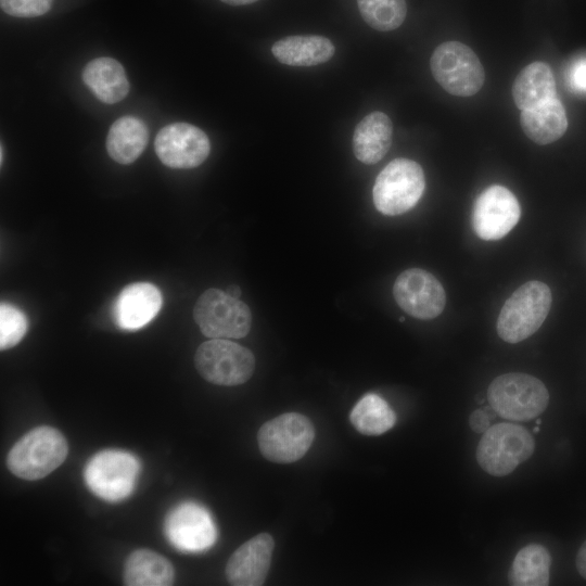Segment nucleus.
I'll return each mask as SVG.
<instances>
[{
  "label": "nucleus",
  "mask_w": 586,
  "mask_h": 586,
  "mask_svg": "<svg viewBox=\"0 0 586 586\" xmlns=\"http://www.w3.org/2000/svg\"><path fill=\"white\" fill-rule=\"evenodd\" d=\"M68 445L64 435L49 425L37 426L22 436L10 449L7 466L16 476L39 480L65 460Z\"/></svg>",
  "instance_id": "nucleus-1"
},
{
  "label": "nucleus",
  "mask_w": 586,
  "mask_h": 586,
  "mask_svg": "<svg viewBox=\"0 0 586 586\" xmlns=\"http://www.w3.org/2000/svg\"><path fill=\"white\" fill-rule=\"evenodd\" d=\"M549 286L528 281L519 286L505 302L497 319V333L508 343H519L534 334L544 323L551 307Z\"/></svg>",
  "instance_id": "nucleus-2"
},
{
  "label": "nucleus",
  "mask_w": 586,
  "mask_h": 586,
  "mask_svg": "<svg viewBox=\"0 0 586 586\" xmlns=\"http://www.w3.org/2000/svg\"><path fill=\"white\" fill-rule=\"evenodd\" d=\"M487 400L501 418L528 421L547 408L549 393L539 379L527 373L509 372L491 382Z\"/></svg>",
  "instance_id": "nucleus-3"
},
{
  "label": "nucleus",
  "mask_w": 586,
  "mask_h": 586,
  "mask_svg": "<svg viewBox=\"0 0 586 586\" xmlns=\"http://www.w3.org/2000/svg\"><path fill=\"white\" fill-rule=\"evenodd\" d=\"M535 450L533 435L522 425H491L476 447V461L488 474L505 476L527 460Z\"/></svg>",
  "instance_id": "nucleus-4"
},
{
  "label": "nucleus",
  "mask_w": 586,
  "mask_h": 586,
  "mask_svg": "<svg viewBox=\"0 0 586 586\" xmlns=\"http://www.w3.org/2000/svg\"><path fill=\"white\" fill-rule=\"evenodd\" d=\"M424 188L422 167L408 158H395L381 170L375 179L372 190L373 203L383 215H400L418 203Z\"/></svg>",
  "instance_id": "nucleus-5"
},
{
  "label": "nucleus",
  "mask_w": 586,
  "mask_h": 586,
  "mask_svg": "<svg viewBox=\"0 0 586 586\" xmlns=\"http://www.w3.org/2000/svg\"><path fill=\"white\" fill-rule=\"evenodd\" d=\"M430 67L440 86L457 97L475 94L485 80V72L477 55L459 41L441 43L431 56Z\"/></svg>",
  "instance_id": "nucleus-6"
},
{
  "label": "nucleus",
  "mask_w": 586,
  "mask_h": 586,
  "mask_svg": "<svg viewBox=\"0 0 586 586\" xmlns=\"http://www.w3.org/2000/svg\"><path fill=\"white\" fill-rule=\"evenodd\" d=\"M140 472L139 460L120 449H105L93 455L84 470L89 489L106 501H119L128 497Z\"/></svg>",
  "instance_id": "nucleus-7"
},
{
  "label": "nucleus",
  "mask_w": 586,
  "mask_h": 586,
  "mask_svg": "<svg viewBox=\"0 0 586 586\" xmlns=\"http://www.w3.org/2000/svg\"><path fill=\"white\" fill-rule=\"evenodd\" d=\"M193 318L201 332L211 339L243 337L252 323L247 305L218 289H208L200 295Z\"/></svg>",
  "instance_id": "nucleus-8"
},
{
  "label": "nucleus",
  "mask_w": 586,
  "mask_h": 586,
  "mask_svg": "<svg viewBox=\"0 0 586 586\" xmlns=\"http://www.w3.org/2000/svg\"><path fill=\"white\" fill-rule=\"evenodd\" d=\"M194 365L204 380L217 385L234 386L252 377L255 358L250 349L228 339H212L198 347Z\"/></svg>",
  "instance_id": "nucleus-9"
},
{
  "label": "nucleus",
  "mask_w": 586,
  "mask_h": 586,
  "mask_svg": "<svg viewBox=\"0 0 586 586\" xmlns=\"http://www.w3.org/2000/svg\"><path fill=\"white\" fill-rule=\"evenodd\" d=\"M315 428L304 415L288 412L265 422L257 434L260 453L277 463L301 459L310 448Z\"/></svg>",
  "instance_id": "nucleus-10"
},
{
  "label": "nucleus",
  "mask_w": 586,
  "mask_h": 586,
  "mask_svg": "<svg viewBox=\"0 0 586 586\" xmlns=\"http://www.w3.org/2000/svg\"><path fill=\"white\" fill-rule=\"evenodd\" d=\"M154 149L164 165L189 169L198 167L207 158L211 143L199 127L188 123H174L157 132Z\"/></svg>",
  "instance_id": "nucleus-11"
},
{
  "label": "nucleus",
  "mask_w": 586,
  "mask_h": 586,
  "mask_svg": "<svg viewBox=\"0 0 586 586\" xmlns=\"http://www.w3.org/2000/svg\"><path fill=\"white\" fill-rule=\"evenodd\" d=\"M520 216L521 207L515 195L506 187L493 184L475 200L472 225L480 239L496 241L513 229Z\"/></svg>",
  "instance_id": "nucleus-12"
},
{
  "label": "nucleus",
  "mask_w": 586,
  "mask_h": 586,
  "mask_svg": "<svg viewBox=\"0 0 586 586\" xmlns=\"http://www.w3.org/2000/svg\"><path fill=\"white\" fill-rule=\"evenodd\" d=\"M393 295L403 310L418 319L437 317L446 304V294L441 282L421 268L403 271L395 280Z\"/></svg>",
  "instance_id": "nucleus-13"
},
{
  "label": "nucleus",
  "mask_w": 586,
  "mask_h": 586,
  "mask_svg": "<svg viewBox=\"0 0 586 586\" xmlns=\"http://www.w3.org/2000/svg\"><path fill=\"white\" fill-rule=\"evenodd\" d=\"M169 543L184 552H202L211 548L217 537L211 513L195 502L176 506L165 520Z\"/></svg>",
  "instance_id": "nucleus-14"
},
{
  "label": "nucleus",
  "mask_w": 586,
  "mask_h": 586,
  "mask_svg": "<svg viewBox=\"0 0 586 586\" xmlns=\"http://www.w3.org/2000/svg\"><path fill=\"white\" fill-rule=\"evenodd\" d=\"M275 547L268 533H260L242 544L229 558L226 577L233 586L263 585L271 563Z\"/></svg>",
  "instance_id": "nucleus-15"
},
{
  "label": "nucleus",
  "mask_w": 586,
  "mask_h": 586,
  "mask_svg": "<svg viewBox=\"0 0 586 586\" xmlns=\"http://www.w3.org/2000/svg\"><path fill=\"white\" fill-rule=\"evenodd\" d=\"M162 305L163 296L157 286L150 282L130 283L115 300L114 320L123 330H139L158 314Z\"/></svg>",
  "instance_id": "nucleus-16"
},
{
  "label": "nucleus",
  "mask_w": 586,
  "mask_h": 586,
  "mask_svg": "<svg viewBox=\"0 0 586 586\" xmlns=\"http://www.w3.org/2000/svg\"><path fill=\"white\" fill-rule=\"evenodd\" d=\"M393 125L380 111L365 116L353 133V151L358 161L371 165L381 161L392 143Z\"/></svg>",
  "instance_id": "nucleus-17"
},
{
  "label": "nucleus",
  "mask_w": 586,
  "mask_h": 586,
  "mask_svg": "<svg viewBox=\"0 0 586 586\" xmlns=\"http://www.w3.org/2000/svg\"><path fill=\"white\" fill-rule=\"evenodd\" d=\"M82 80L97 99L106 104L122 101L129 91L123 65L109 56L90 61L82 71Z\"/></svg>",
  "instance_id": "nucleus-18"
},
{
  "label": "nucleus",
  "mask_w": 586,
  "mask_h": 586,
  "mask_svg": "<svg viewBox=\"0 0 586 586\" xmlns=\"http://www.w3.org/2000/svg\"><path fill=\"white\" fill-rule=\"evenodd\" d=\"M333 43L318 35L284 37L273 43L271 52L282 64L314 66L329 61L334 54Z\"/></svg>",
  "instance_id": "nucleus-19"
},
{
  "label": "nucleus",
  "mask_w": 586,
  "mask_h": 586,
  "mask_svg": "<svg viewBox=\"0 0 586 586\" xmlns=\"http://www.w3.org/2000/svg\"><path fill=\"white\" fill-rule=\"evenodd\" d=\"M520 123L525 136L537 144L557 141L568 128L566 113L558 97L521 111Z\"/></svg>",
  "instance_id": "nucleus-20"
},
{
  "label": "nucleus",
  "mask_w": 586,
  "mask_h": 586,
  "mask_svg": "<svg viewBox=\"0 0 586 586\" xmlns=\"http://www.w3.org/2000/svg\"><path fill=\"white\" fill-rule=\"evenodd\" d=\"M512 97L521 111L557 98L556 80L549 65L539 61L526 65L513 81Z\"/></svg>",
  "instance_id": "nucleus-21"
},
{
  "label": "nucleus",
  "mask_w": 586,
  "mask_h": 586,
  "mask_svg": "<svg viewBox=\"0 0 586 586\" xmlns=\"http://www.w3.org/2000/svg\"><path fill=\"white\" fill-rule=\"evenodd\" d=\"M148 140V128L140 118L123 116L116 119L109 130L106 150L112 160L128 165L141 155Z\"/></svg>",
  "instance_id": "nucleus-22"
},
{
  "label": "nucleus",
  "mask_w": 586,
  "mask_h": 586,
  "mask_svg": "<svg viewBox=\"0 0 586 586\" xmlns=\"http://www.w3.org/2000/svg\"><path fill=\"white\" fill-rule=\"evenodd\" d=\"M175 571L162 555L150 549H137L124 566V584L128 586H168L174 583Z\"/></svg>",
  "instance_id": "nucleus-23"
},
{
  "label": "nucleus",
  "mask_w": 586,
  "mask_h": 586,
  "mask_svg": "<svg viewBox=\"0 0 586 586\" xmlns=\"http://www.w3.org/2000/svg\"><path fill=\"white\" fill-rule=\"evenodd\" d=\"M551 557L542 545L530 544L514 557L509 571V583L513 586H546L549 584Z\"/></svg>",
  "instance_id": "nucleus-24"
},
{
  "label": "nucleus",
  "mask_w": 586,
  "mask_h": 586,
  "mask_svg": "<svg viewBox=\"0 0 586 586\" xmlns=\"http://www.w3.org/2000/svg\"><path fill=\"white\" fill-rule=\"evenodd\" d=\"M349 420L365 435H381L392 429L396 415L381 396L368 393L353 407Z\"/></svg>",
  "instance_id": "nucleus-25"
},
{
  "label": "nucleus",
  "mask_w": 586,
  "mask_h": 586,
  "mask_svg": "<svg viewBox=\"0 0 586 586\" xmlns=\"http://www.w3.org/2000/svg\"><path fill=\"white\" fill-rule=\"evenodd\" d=\"M357 4L364 21L380 31L398 28L407 14L405 0H357Z\"/></svg>",
  "instance_id": "nucleus-26"
},
{
  "label": "nucleus",
  "mask_w": 586,
  "mask_h": 586,
  "mask_svg": "<svg viewBox=\"0 0 586 586\" xmlns=\"http://www.w3.org/2000/svg\"><path fill=\"white\" fill-rule=\"evenodd\" d=\"M28 322L24 313L16 306L2 302L0 305V348L15 346L24 337Z\"/></svg>",
  "instance_id": "nucleus-27"
},
{
  "label": "nucleus",
  "mask_w": 586,
  "mask_h": 586,
  "mask_svg": "<svg viewBox=\"0 0 586 586\" xmlns=\"http://www.w3.org/2000/svg\"><path fill=\"white\" fill-rule=\"evenodd\" d=\"M52 0H0L1 9L15 17H36L47 13Z\"/></svg>",
  "instance_id": "nucleus-28"
},
{
  "label": "nucleus",
  "mask_w": 586,
  "mask_h": 586,
  "mask_svg": "<svg viewBox=\"0 0 586 586\" xmlns=\"http://www.w3.org/2000/svg\"><path fill=\"white\" fill-rule=\"evenodd\" d=\"M570 79L576 90L586 92V58L579 59L573 64Z\"/></svg>",
  "instance_id": "nucleus-29"
},
{
  "label": "nucleus",
  "mask_w": 586,
  "mask_h": 586,
  "mask_svg": "<svg viewBox=\"0 0 586 586\" xmlns=\"http://www.w3.org/2000/svg\"><path fill=\"white\" fill-rule=\"evenodd\" d=\"M469 425L475 433L483 434L489 426L491 420L484 409H475L469 416Z\"/></svg>",
  "instance_id": "nucleus-30"
},
{
  "label": "nucleus",
  "mask_w": 586,
  "mask_h": 586,
  "mask_svg": "<svg viewBox=\"0 0 586 586\" xmlns=\"http://www.w3.org/2000/svg\"><path fill=\"white\" fill-rule=\"evenodd\" d=\"M575 564L578 573L586 579V540L577 551Z\"/></svg>",
  "instance_id": "nucleus-31"
},
{
  "label": "nucleus",
  "mask_w": 586,
  "mask_h": 586,
  "mask_svg": "<svg viewBox=\"0 0 586 586\" xmlns=\"http://www.w3.org/2000/svg\"><path fill=\"white\" fill-rule=\"evenodd\" d=\"M226 292L231 295L232 297L239 298L241 295V289L238 285H230L227 288Z\"/></svg>",
  "instance_id": "nucleus-32"
},
{
  "label": "nucleus",
  "mask_w": 586,
  "mask_h": 586,
  "mask_svg": "<svg viewBox=\"0 0 586 586\" xmlns=\"http://www.w3.org/2000/svg\"><path fill=\"white\" fill-rule=\"evenodd\" d=\"M222 2L231 5H244L256 2L257 0H221Z\"/></svg>",
  "instance_id": "nucleus-33"
},
{
  "label": "nucleus",
  "mask_w": 586,
  "mask_h": 586,
  "mask_svg": "<svg viewBox=\"0 0 586 586\" xmlns=\"http://www.w3.org/2000/svg\"><path fill=\"white\" fill-rule=\"evenodd\" d=\"M0 163L2 164L3 162V145L1 144V150H0Z\"/></svg>",
  "instance_id": "nucleus-34"
},
{
  "label": "nucleus",
  "mask_w": 586,
  "mask_h": 586,
  "mask_svg": "<svg viewBox=\"0 0 586 586\" xmlns=\"http://www.w3.org/2000/svg\"><path fill=\"white\" fill-rule=\"evenodd\" d=\"M538 431H539V428H538V426L534 428V432H535V433L538 432Z\"/></svg>",
  "instance_id": "nucleus-35"
},
{
  "label": "nucleus",
  "mask_w": 586,
  "mask_h": 586,
  "mask_svg": "<svg viewBox=\"0 0 586 586\" xmlns=\"http://www.w3.org/2000/svg\"><path fill=\"white\" fill-rule=\"evenodd\" d=\"M399 321L403 322V321H404V317H400Z\"/></svg>",
  "instance_id": "nucleus-36"
}]
</instances>
